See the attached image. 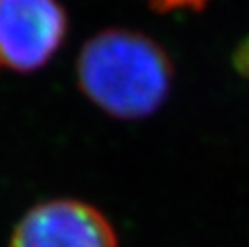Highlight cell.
<instances>
[{
  "label": "cell",
  "instance_id": "7a4b0ae2",
  "mask_svg": "<svg viewBox=\"0 0 249 247\" xmlns=\"http://www.w3.org/2000/svg\"><path fill=\"white\" fill-rule=\"evenodd\" d=\"M66 29V14L56 0H0V70L31 74L43 68Z\"/></svg>",
  "mask_w": 249,
  "mask_h": 247
},
{
  "label": "cell",
  "instance_id": "5b68a950",
  "mask_svg": "<svg viewBox=\"0 0 249 247\" xmlns=\"http://www.w3.org/2000/svg\"><path fill=\"white\" fill-rule=\"evenodd\" d=\"M235 64H237V68H239L241 74L249 76V41L239 47V51L235 54Z\"/></svg>",
  "mask_w": 249,
  "mask_h": 247
},
{
  "label": "cell",
  "instance_id": "277c9868",
  "mask_svg": "<svg viewBox=\"0 0 249 247\" xmlns=\"http://www.w3.org/2000/svg\"><path fill=\"white\" fill-rule=\"evenodd\" d=\"M206 0H150V4L161 12L169 10H200Z\"/></svg>",
  "mask_w": 249,
  "mask_h": 247
},
{
  "label": "cell",
  "instance_id": "6da1fadb",
  "mask_svg": "<svg viewBox=\"0 0 249 247\" xmlns=\"http://www.w3.org/2000/svg\"><path fill=\"white\" fill-rule=\"evenodd\" d=\"M76 78L97 109L119 121H140L165 103L173 66L150 37L130 29H105L82 47Z\"/></svg>",
  "mask_w": 249,
  "mask_h": 247
},
{
  "label": "cell",
  "instance_id": "3957f363",
  "mask_svg": "<svg viewBox=\"0 0 249 247\" xmlns=\"http://www.w3.org/2000/svg\"><path fill=\"white\" fill-rule=\"evenodd\" d=\"M8 247H119V239L95 206L53 198L35 204L19 218Z\"/></svg>",
  "mask_w": 249,
  "mask_h": 247
}]
</instances>
